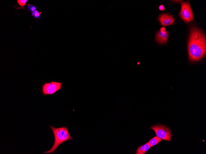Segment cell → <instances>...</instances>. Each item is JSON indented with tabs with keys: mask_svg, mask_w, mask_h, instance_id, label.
Wrapping results in <instances>:
<instances>
[{
	"mask_svg": "<svg viewBox=\"0 0 206 154\" xmlns=\"http://www.w3.org/2000/svg\"><path fill=\"white\" fill-rule=\"evenodd\" d=\"M189 59L192 61H199L206 53V38L199 29L191 27L188 44Z\"/></svg>",
	"mask_w": 206,
	"mask_h": 154,
	"instance_id": "6da1fadb",
	"label": "cell"
},
{
	"mask_svg": "<svg viewBox=\"0 0 206 154\" xmlns=\"http://www.w3.org/2000/svg\"><path fill=\"white\" fill-rule=\"evenodd\" d=\"M55 137V142L52 148L49 150L44 152L45 154L54 153L59 146L63 143L68 140H72L71 136L66 127L55 128L50 125Z\"/></svg>",
	"mask_w": 206,
	"mask_h": 154,
	"instance_id": "7a4b0ae2",
	"label": "cell"
},
{
	"mask_svg": "<svg viewBox=\"0 0 206 154\" xmlns=\"http://www.w3.org/2000/svg\"><path fill=\"white\" fill-rule=\"evenodd\" d=\"M150 129L154 131L156 136L162 140L171 141L172 135L169 128L162 125L158 124L151 126Z\"/></svg>",
	"mask_w": 206,
	"mask_h": 154,
	"instance_id": "3957f363",
	"label": "cell"
},
{
	"mask_svg": "<svg viewBox=\"0 0 206 154\" xmlns=\"http://www.w3.org/2000/svg\"><path fill=\"white\" fill-rule=\"evenodd\" d=\"M62 83L54 81L49 83H45L42 86L41 92L44 95H52L61 89Z\"/></svg>",
	"mask_w": 206,
	"mask_h": 154,
	"instance_id": "277c9868",
	"label": "cell"
},
{
	"mask_svg": "<svg viewBox=\"0 0 206 154\" xmlns=\"http://www.w3.org/2000/svg\"><path fill=\"white\" fill-rule=\"evenodd\" d=\"M179 14L181 19L186 22H190L194 20L191 7L188 2H184L181 3V10Z\"/></svg>",
	"mask_w": 206,
	"mask_h": 154,
	"instance_id": "5b68a950",
	"label": "cell"
},
{
	"mask_svg": "<svg viewBox=\"0 0 206 154\" xmlns=\"http://www.w3.org/2000/svg\"><path fill=\"white\" fill-rule=\"evenodd\" d=\"M159 20L162 25L164 26L171 25L175 22L173 17L169 14H160Z\"/></svg>",
	"mask_w": 206,
	"mask_h": 154,
	"instance_id": "8992f818",
	"label": "cell"
},
{
	"mask_svg": "<svg viewBox=\"0 0 206 154\" xmlns=\"http://www.w3.org/2000/svg\"><path fill=\"white\" fill-rule=\"evenodd\" d=\"M169 33L166 32L165 33H163L159 31L157 34L156 37V41L160 44H164L167 41Z\"/></svg>",
	"mask_w": 206,
	"mask_h": 154,
	"instance_id": "52a82bcc",
	"label": "cell"
},
{
	"mask_svg": "<svg viewBox=\"0 0 206 154\" xmlns=\"http://www.w3.org/2000/svg\"><path fill=\"white\" fill-rule=\"evenodd\" d=\"M151 146L149 142L142 145L140 146L137 148L136 152V154H145L151 148Z\"/></svg>",
	"mask_w": 206,
	"mask_h": 154,
	"instance_id": "ba28073f",
	"label": "cell"
},
{
	"mask_svg": "<svg viewBox=\"0 0 206 154\" xmlns=\"http://www.w3.org/2000/svg\"><path fill=\"white\" fill-rule=\"evenodd\" d=\"M162 140L161 138L156 136L152 138L148 142L151 147H152L161 142Z\"/></svg>",
	"mask_w": 206,
	"mask_h": 154,
	"instance_id": "9c48e42d",
	"label": "cell"
},
{
	"mask_svg": "<svg viewBox=\"0 0 206 154\" xmlns=\"http://www.w3.org/2000/svg\"><path fill=\"white\" fill-rule=\"evenodd\" d=\"M28 9L30 11H31L32 12H33L36 11V7L34 6H33L32 4L28 5Z\"/></svg>",
	"mask_w": 206,
	"mask_h": 154,
	"instance_id": "30bf717a",
	"label": "cell"
},
{
	"mask_svg": "<svg viewBox=\"0 0 206 154\" xmlns=\"http://www.w3.org/2000/svg\"><path fill=\"white\" fill-rule=\"evenodd\" d=\"M32 15L34 17L36 18H39L40 16V14L38 11L36 10L34 12L32 13Z\"/></svg>",
	"mask_w": 206,
	"mask_h": 154,
	"instance_id": "8fae6325",
	"label": "cell"
},
{
	"mask_svg": "<svg viewBox=\"0 0 206 154\" xmlns=\"http://www.w3.org/2000/svg\"><path fill=\"white\" fill-rule=\"evenodd\" d=\"M27 0H25V1H19V0H18L17 1L20 5L21 6H24L25 5L26 3L27 2Z\"/></svg>",
	"mask_w": 206,
	"mask_h": 154,
	"instance_id": "7c38bea8",
	"label": "cell"
},
{
	"mask_svg": "<svg viewBox=\"0 0 206 154\" xmlns=\"http://www.w3.org/2000/svg\"><path fill=\"white\" fill-rule=\"evenodd\" d=\"M159 9L160 10L164 11L165 10V8L164 6L163 5L160 6L159 7Z\"/></svg>",
	"mask_w": 206,
	"mask_h": 154,
	"instance_id": "4fadbf2b",
	"label": "cell"
},
{
	"mask_svg": "<svg viewBox=\"0 0 206 154\" xmlns=\"http://www.w3.org/2000/svg\"><path fill=\"white\" fill-rule=\"evenodd\" d=\"M160 31L163 33H165L166 31V29L165 27H162L160 30Z\"/></svg>",
	"mask_w": 206,
	"mask_h": 154,
	"instance_id": "5bb4252c",
	"label": "cell"
},
{
	"mask_svg": "<svg viewBox=\"0 0 206 154\" xmlns=\"http://www.w3.org/2000/svg\"><path fill=\"white\" fill-rule=\"evenodd\" d=\"M174 1L175 2H181L182 1Z\"/></svg>",
	"mask_w": 206,
	"mask_h": 154,
	"instance_id": "9a60e30c",
	"label": "cell"
}]
</instances>
